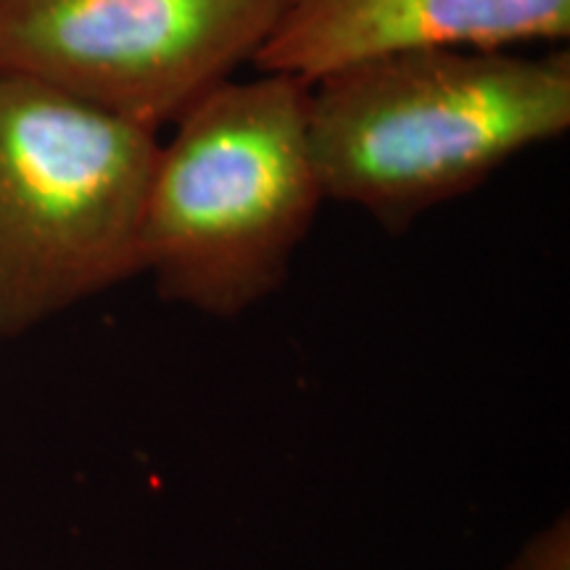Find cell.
<instances>
[{
	"instance_id": "6da1fadb",
	"label": "cell",
	"mask_w": 570,
	"mask_h": 570,
	"mask_svg": "<svg viewBox=\"0 0 570 570\" xmlns=\"http://www.w3.org/2000/svg\"><path fill=\"white\" fill-rule=\"evenodd\" d=\"M570 127V56L404 51L309 85L306 132L325 198L389 230L470 194Z\"/></svg>"
},
{
	"instance_id": "7a4b0ae2",
	"label": "cell",
	"mask_w": 570,
	"mask_h": 570,
	"mask_svg": "<svg viewBox=\"0 0 570 570\" xmlns=\"http://www.w3.org/2000/svg\"><path fill=\"white\" fill-rule=\"evenodd\" d=\"M309 82L227 80L159 142L140 225V275L156 294L238 317L275 294L323 204L309 132Z\"/></svg>"
},
{
	"instance_id": "3957f363",
	"label": "cell",
	"mask_w": 570,
	"mask_h": 570,
	"mask_svg": "<svg viewBox=\"0 0 570 570\" xmlns=\"http://www.w3.org/2000/svg\"><path fill=\"white\" fill-rule=\"evenodd\" d=\"M154 130L0 75V341L140 275Z\"/></svg>"
},
{
	"instance_id": "277c9868",
	"label": "cell",
	"mask_w": 570,
	"mask_h": 570,
	"mask_svg": "<svg viewBox=\"0 0 570 570\" xmlns=\"http://www.w3.org/2000/svg\"><path fill=\"white\" fill-rule=\"evenodd\" d=\"M288 0H0V75L159 132L254 61Z\"/></svg>"
},
{
	"instance_id": "5b68a950",
	"label": "cell",
	"mask_w": 570,
	"mask_h": 570,
	"mask_svg": "<svg viewBox=\"0 0 570 570\" xmlns=\"http://www.w3.org/2000/svg\"><path fill=\"white\" fill-rule=\"evenodd\" d=\"M568 35L570 0H288L254 63L312 85L375 56L502 51Z\"/></svg>"
},
{
	"instance_id": "8992f818",
	"label": "cell",
	"mask_w": 570,
	"mask_h": 570,
	"mask_svg": "<svg viewBox=\"0 0 570 570\" xmlns=\"http://www.w3.org/2000/svg\"><path fill=\"white\" fill-rule=\"evenodd\" d=\"M508 570H570V523L568 515L554 518L547 529L520 547Z\"/></svg>"
}]
</instances>
